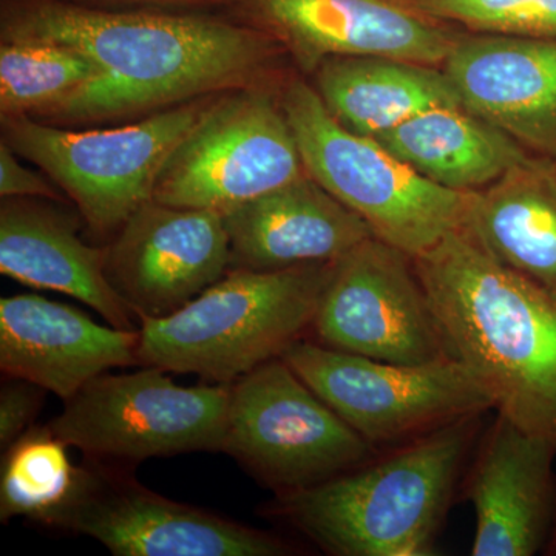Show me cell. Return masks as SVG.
<instances>
[{
    "instance_id": "1",
    "label": "cell",
    "mask_w": 556,
    "mask_h": 556,
    "mask_svg": "<svg viewBox=\"0 0 556 556\" xmlns=\"http://www.w3.org/2000/svg\"><path fill=\"white\" fill-rule=\"evenodd\" d=\"M0 39L60 43L97 65L100 78L43 118L64 124L155 113L255 86L278 49L240 21L70 0H3Z\"/></svg>"
},
{
    "instance_id": "2",
    "label": "cell",
    "mask_w": 556,
    "mask_h": 556,
    "mask_svg": "<svg viewBox=\"0 0 556 556\" xmlns=\"http://www.w3.org/2000/svg\"><path fill=\"white\" fill-rule=\"evenodd\" d=\"M447 339L497 415L556 450V299L493 258L467 229L415 258Z\"/></svg>"
},
{
    "instance_id": "3",
    "label": "cell",
    "mask_w": 556,
    "mask_h": 556,
    "mask_svg": "<svg viewBox=\"0 0 556 556\" xmlns=\"http://www.w3.org/2000/svg\"><path fill=\"white\" fill-rule=\"evenodd\" d=\"M482 416L466 417L268 506L332 556H428L445 525Z\"/></svg>"
},
{
    "instance_id": "4",
    "label": "cell",
    "mask_w": 556,
    "mask_h": 556,
    "mask_svg": "<svg viewBox=\"0 0 556 556\" xmlns=\"http://www.w3.org/2000/svg\"><path fill=\"white\" fill-rule=\"evenodd\" d=\"M332 263L229 269L172 316L139 321V365L236 382L313 327Z\"/></svg>"
},
{
    "instance_id": "5",
    "label": "cell",
    "mask_w": 556,
    "mask_h": 556,
    "mask_svg": "<svg viewBox=\"0 0 556 556\" xmlns=\"http://www.w3.org/2000/svg\"><path fill=\"white\" fill-rule=\"evenodd\" d=\"M280 104L306 174L356 212L376 239L416 258L467 229L481 190L447 189L417 174L378 139L343 127L305 80H291Z\"/></svg>"
},
{
    "instance_id": "6",
    "label": "cell",
    "mask_w": 556,
    "mask_h": 556,
    "mask_svg": "<svg viewBox=\"0 0 556 556\" xmlns=\"http://www.w3.org/2000/svg\"><path fill=\"white\" fill-rule=\"evenodd\" d=\"M214 100L182 102L129 126L102 130H67L30 116H0L2 141L38 164L90 229L110 236L152 200L164 164Z\"/></svg>"
},
{
    "instance_id": "7",
    "label": "cell",
    "mask_w": 556,
    "mask_h": 556,
    "mask_svg": "<svg viewBox=\"0 0 556 556\" xmlns=\"http://www.w3.org/2000/svg\"><path fill=\"white\" fill-rule=\"evenodd\" d=\"M376 448H396L493 408L492 396L455 357L399 365L300 339L281 356Z\"/></svg>"
},
{
    "instance_id": "8",
    "label": "cell",
    "mask_w": 556,
    "mask_h": 556,
    "mask_svg": "<svg viewBox=\"0 0 556 556\" xmlns=\"http://www.w3.org/2000/svg\"><path fill=\"white\" fill-rule=\"evenodd\" d=\"M229 383L181 387L156 367L90 380L49 427L90 459L131 464L149 457L225 452Z\"/></svg>"
},
{
    "instance_id": "9",
    "label": "cell",
    "mask_w": 556,
    "mask_h": 556,
    "mask_svg": "<svg viewBox=\"0 0 556 556\" xmlns=\"http://www.w3.org/2000/svg\"><path fill=\"white\" fill-rule=\"evenodd\" d=\"M225 452L278 493L340 477L379 450L348 426L283 358L229 383Z\"/></svg>"
},
{
    "instance_id": "10",
    "label": "cell",
    "mask_w": 556,
    "mask_h": 556,
    "mask_svg": "<svg viewBox=\"0 0 556 556\" xmlns=\"http://www.w3.org/2000/svg\"><path fill=\"white\" fill-rule=\"evenodd\" d=\"M305 174L280 100L255 84L212 101L164 164L152 200L223 215Z\"/></svg>"
},
{
    "instance_id": "11",
    "label": "cell",
    "mask_w": 556,
    "mask_h": 556,
    "mask_svg": "<svg viewBox=\"0 0 556 556\" xmlns=\"http://www.w3.org/2000/svg\"><path fill=\"white\" fill-rule=\"evenodd\" d=\"M39 522L93 538L116 556H283L291 544L177 503L104 460L78 467L68 496Z\"/></svg>"
},
{
    "instance_id": "12",
    "label": "cell",
    "mask_w": 556,
    "mask_h": 556,
    "mask_svg": "<svg viewBox=\"0 0 556 556\" xmlns=\"http://www.w3.org/2000/svg\"><path fill=\"white\" fill-rule=\"evenodd\" d=\"M311 329L321 345L388 364L453 357L415 258L376 237L332 263Z\"/></svg>"
},
{
    "instance_id": "13",
    "label": "cell",
    "mask_w": 556,
    "mask_h": 556,
    "mask_svg": "<svg viewBox=\"0 0 556 556\" xmlns=\"http://www.w3.org/2000/svg\"><path fill=\"white\" fill-rule=\"evenodd\" d=\"M226 5L309 75L339 56H386L439 67L460 36L413 0H228Z\"/></svg>"
},
{
    "instance_id": "14",
    "label": "cell",
    "mask_w": 556,
    "mask_h": 556,
    "mask_svg": "<svg viewBox=\"0 0 556 556\" xmlns=\"http://www.w3.org/2000/svg\"><path fill=\"white\" fill-rule=\"evenodd\" d=\"M105 276L137 318L177 313L230 269V243L218 212L150 200L115 233Z\"/></svg>"
},
{
    "instance_id": "15",
    "label": "cell",
    "mask_w": 556,
    "mask_h": 556,
    "mask_svg": "<svg viewBox=\"0 0 556 556\" xmlns=\"http://www.w3.org/2000/svg\"><path fill=\"white\" fill-rule=\"evenodd\" d=\"M442 67L463 108L555 159L556 38L460 35Z\"/></svg>"
},
{
    "instance_id": "16",
    "label": "cell",
    "mask_w": 556,
    "mask_h": 556,
    "mask_svg": "<svg viewBox=\"0 0 556 556\" xmlns=\"http://www.w3.org/2000/svg\"><path fill=\"white\" fill-rule=\"evenodd\" d=\"M464 482L475 508L473 556H532L554 529L556 450L497 415Z\"/></svg>"
},
{
    "instance_id": "17",
    "label": "cell",
    "mask_w": 556,
    "mask_h": 556,
    "mask_svg": "<svg viewBox=\"0 0 556 556\" xmlns=\"http://www.w3.org/2000/svg\"><path fill=\"white\" fill-rule=\"evenodd\" d=\"M139 329L102 327L38 294L0 300V368L62 401L113 368L138 365Z\"/></svg>"
},
{
    "instance_id": "18",
    "label": "cell",
    "mask_w": 556,
    "mask_h": 556,
    "mask_svg": "<svg viewBox=\"0 0 556 556\" xmlns=\"http://www.w3.org/2000/svg\"><path fill=\"white\" fill-rule=\"evenodd\" d=\"M230 269L281 270L345 257L375 233L308 174L223 214Z\"/></svg>"
},
{
    "instance_id": "19",
    "label": "cell",
    "mask_w": 556,
    "mask_h": 556,
    "mask_svg": "<svg viewBox=\"0 0 556 556\" xmlns=\"http://www.w3.org/2000/svg\"><path fill=\"white\" fill-rule=\"evenodd\" d=\"M43 200L2 199L0 273L79 300L112 327L137 329V318L105 276V251L80 239L78 219Z\"/></svg>"
},
{
    "instance_id": "20",
    "label": "cell",
    "mask_w": 556,
    "mask_h": 556,
    "mask_svg": "<svg viewBox=\"0 0 556 556\" xmlns=\"http://www.w3.org/2000/svg\"><path fill=\"white\" fill-rule=\"evenodd\" d=\"M468 232L556 299V164L530 156L479 192Z\"/></svg>"
},
{
    "instance_id": "21",
    "label": "cell",
    "mask_w": 556,
    "mask_h": 556,
    "mask_svg": "<svg viewBox=\"0 0 556 556\" xmlns=\"http://www.w3.org/2000/svg\"><path fill=\"white\" fill-rule=\"evenodd\" d=\"M313 87L343 127L369 138L427 110L463 105L444 70L386 56L331 58Z\"/></svg>"
},
{
    "instance_id": "22",
    "label": "cell",
    "mask_w": 556,
    "mask_h": 556,
    "mask_svg": "<svg viewBox=\"0 0 556 556\" xmlns=\"http://www.w3.org/2000/svg\"><path fill=\"white\" fill-rule=\"evenodd\" d=\"M375 139L417 174L460 192L489 188L532 156L463 105L427 110Z\"/></svg>"
},
{
    "instance_id": "23",
    "label": "cell",
    "mask_w": 556,
    "mask_h": 556,
    "mask_svg": "<svg viewBox=\"0 0 556 556\" xmlns=\"http://www.w3.org/2000/svg\"><path fill=\"white\" fill-rule=\"evenodd\" d=\"M100 78L79 51L39 40H2L0 113L43 119Z\"/></svg>"
},
{
    "instance_id": "24",
    "label": "cell",
    "mask_w": 556,
    "mask_h": 556,
    "mask_svg": "<svg viewBox=\"0 0 556 556\" xmlns=\"http://www.w3.org/2000/svg\"><path fill=\"white\" fill-rule=\"evenodd\" d=\"M67 447L49 426H33L3 450L0 470L2 522L17 517L39 522L68 496L78 467L70 460Z\"/></svg>"
},
{
    "instance_id": "25",
    "label": "cell",
    "mask_w": 556,
    "mask_h": 556,
    "mask_svg": "<svg viewBox=\"0 0 556 556\" xmlns=\"http://www.w3.org/2000/svg\"><path fill=\"white\" fill-rule=\"evenodd\" d=\"M447 24L489 35L556 38V0H413Z\"/></svg>"
},
{
    "instance_id": "26",
    "label": "cell",
    "mask_w": 556,
    "mask_h": 556,
    "mask_svg": "<svg viewBox=\"0 0 556 556\" xmlns=\"http://www.w3.org/2000/svg\"><path fill=\"white\" fill-rule=\"evenodd\" d=\"M47 391L24 379L9 378L0 391V447L21 438L38 416Z\"/></svg>"
},
{
    "instance_id": "27",
    "label": "cell",
    "mask_w": 556,
    "mask_h": 556,
    "mask_svg": "<svg viewBox=\"0 0 556 556\" xmlns=\"http://www.w3.org/2000/svg\"><path fill=\"white\" fill-rule=\"evenodd\" d=\"M17 153L0 142V197L2 199L61 200L51 182L28 169L17 160Z\"/></svg>"
},
{
    "instance_id": "28",
    "label": "cell",
    "mask_w": 556,
    "mask_h": 556,
    "mask_svg": "<svg viewBox=\"0 0 556 556\" xmlns=\"http://www.w3.org/2000/svg\"><path fill=\"white\" fill-rule=\"evenodd\" d=\"M80 5L108 10H200L219 5L228 0H70Z\"/></svg>"
}]
</instances>
